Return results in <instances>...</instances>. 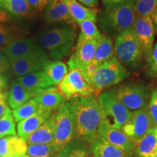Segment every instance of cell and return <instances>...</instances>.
I'll list each match as a JSON object with an SVG mask.
<instances>
[{
  "label": "cell",
  "instance_id": "6da1fadb",
  "mask_svg": "<svg viewBox=\"0 0 157 157\" xmlns=\"http://www.w3.org/2000/svg\"><path fill=\"white\" fill-rule=\"evenodd\" d=\"M75 119V138L91 145L97 138L102 121V110L94 94L71 100Z\"/></svg>",
  "mask_w": 157,
  "mask_h": 157
},
{
  "label": "cell",
  "instance_id": "7a4b0ae2",
  "mask_svg": "<svg viewBox=\"0 0 157 157\" xmlns=\"http://www.w3.org/2000/svg\"><path fill=\"white\" fill-rule=\"evenodd\" d=\"M76 38V27L74 24L47 29L39 35L38 42L53 60H60L71 52Z\"/></svg>",
  "mask_w": 157,
  "mask_h": 157
},
{
  "label": "cell",
  "instance_id": "3957f363",
  "mask_svg": "<svg viewBox=\"0 0 157 157\" xmlns=\"http://www.w3.org/2000/svg\"><path fill=\"white\" fill-rule=\"evenodd\" d=\"M114 57L124 67L138 70L146 60L144 51L132 28L115 36Z\"/></svg>",
  "mask_w": 157,
  "mask_h": 157
},
{
  "label": "cell",
  "instance_id": "277c9868",
  "mask_svg": "<svg viewBox=\"0 0 157 157\" xmlns=\"http://www.w3.org/2000/svg\"><path fill=\"white\" fill-rule=\"evenodd\" d=\"M135 18L133 2L118 8L103 10L98 13L96 22L104 34L111 37L132 28Z\"/></svg>",
  "mask_w": 157,
  "mask_h": 157
},
{
  "label": "cell",
  "instance_id": "5b68a950",
  "mask_svg": "<svg viewBox=\"0 0 157 157\" xmlns=\"http://www.w3.org/2000/svg\"><path fill=\"white\" fill-rule=\"evenodd\" d=\"M129 75V73L127 68L113 57L100 65L90 80V83L94 89V95L98 98L102 92L119 84Z\"/></svg>",
  "mask_w": 157,
  "mask_h": 157
},
{
  "label": "cell",
  "instance_id": "8992f818",
  "mask_svg": "<svg viewBox=\"0 0 157 157\" xmlns=\"http://www.w3.org/2000/svg\"><path fill=\"white\" fill-rule=\"evenodd\" d=\"M102 110V121L113 128L121 130L132 111L118 100L113 89L105 90L98 97Z\"/></svg>",
  "mask_w": 157,
  "mask_h": 157
},
{
  "label": "cell",
  "instance_id": "52a82bcc",
  "mask_svg": "<svg viewBox=\"0 0 157 157\" xmlns=\"http://www.w3.org/2000/svg\"><path fill=\"white\" fill-rule=\"evenodd\" d=\"M119 101L130 111H137L148 108L151 90L146 84L129 82L113 88Z\"/></svg>",
  "mask_w": 157,
  "mask_h": 157
},
{
  "label": "cell",
  "instance_id": "ba28073f",
  "mask_svg": "<svg viewBox=\"0 0 157 157\" xmlns=\"http://www.w3.org/2000/svg\"><path fill=\"white\" fill-rule=\"evenodd\" d=\"M75 138V119L71 101H65L56 112L53 147L58 152Z\"/></svg>",
  "mask_w": 157,
  "mask_h": 157
},
{
  "label": "cell",
  "instance_id": "9c48e42d",
  "mask_svg": "<svg viewBox=\"0 0 157 157\" xmlns=\"http://www.w3.org/2000/svg\"><path fill=\"white\" fill-rule=\"evenodd\" d=\"M58 90L66 101L78 97H87L94 94L93 86L84 78L79 68L70 70L69 73L58 84Z\"/></svg>",
  "mask_w": 157,
  "mask_h": 157
},
{
  "label": "cell",
  "instance_id": "30bf717a",
  "mask_svg": "<svg viewBox=\"0 0 157 157\" xmlns=\"http://www.w3.org/2000/svg\"><path fill=\"white\" fill-rule=\"evenodd\" d=\"M155 128L148 108L132 112L130 118L121 131L135 143L139 142L149 129Z\"/></svg>",
  "mask_w": 157,
  "mask_h": 157
},
{
  "label": "cell",
  "instance_id": "8fae6325",
  "mask_svg": "<svg viewBox=\"0 0 157 157\" xmlns=\"http://www.w3.org/2000/svg\"><path fill=\"white\" fill-rule=\"evenodd\" d=\"M10 71L15 76H24L44 70L45 66L51 62L47 52L34 54L23 58L9 60Z\"/></svg>",
  "mask_w": 157,
  "mask_h": 157
},
{
  "label": "cell",
  "instance_id": "7c38bea8",
  "mask_svg": "<svg viewBox=\"0 0 157 157\" xmlns=\"http://www.w3.org/2000/svg\"><path fill=\"white\" fill-rule=\"evenodd\" d=\"M96 139L109 143L133 156L135 155L136 143L122 131L109 126L103 121L98 128Z\"/></svg>",
  "mask_w": 157,
  "mask_h": 157
},
{
  "label": "cell",
  "instance_id": "4fadbf2b",
  "mask_svg": "<svg viewBox=\"0 0 157 157\" xmlns=\"http://www.w3.org/2000/svg\"><path fill=\"white\" fill-rule=\"evenodd\" d=\"M98 41L86 39L78 36L75 50L70 57L68 66L70 70L74 68L83 69L94 60Z\"/></svg>",
  "mask_w": 157,
  "mask_h": 157
},
{
  "label": "cell",
  "instance_id": "5bb4252c",
  "mask_svg": "<svg viewBox=\"0 0 157 157\" xmlns=\"http://www.w3.org/2000/svg\"><path fill=\"white\" fill-rule=\"evenodd\" d=\"M2 51L8 60L45 52L38 41L31 37L16 39L10 44L2 48Z\"/></svg>",
  "mask_w": 157,
  "mask_h": 157
},
{
  "label": "cell",
  "instance_id": "9a60e30c",
  "mask_svg": "<svg viewBox=\"0 0 157 157\" xmlns=\"http://www.w3.org/2000/svg\"><path fill=\"white\" fill-rule=\"evenodd\" d=\"M132 29L147 56L154 45L155 29L151 17L136 16Z\"/></svg>",
  "mask_w": 157,
  "mask_h": 157
},
{
  "label": "cell",
  "instance_id": "2e32d148",
  "mask_svg": "<svg viewBox=\"0 0 157 157\" xmlns=\"http://www.w3.org/2000/svg\"><path fill=\"white\" fill-rule=\"evenodd\" d=\"M45 90L29 89L16 80L12 82L9 93L7 95V103L10 109L14 110L30 101L31 98H36L44 93Z\"/></svg>",
  "mask_w": 157,
  "mask_h": 157
},
{
  "label": "cell",
  "instance_id": "e0dca14e",
  "mask_svg": "<svg viewBox=\"0 0 157 157\" xmlns=\"http://www.w3.org/2000/svg\"><path fill=\"white\" fill-rule=\"evenodd\" d=\"M44 17L48 23L74 24L67 4L64 0H50L44 10Z\"/></svg>",
  "mask_w": 157,
  "mask_h": 157
},
{
  "label": "cell",
  "instance_id": "ac0fdd59",
  "mask_svg": "<svg viewBox=\"0 0 157 157\" xmlns=\"http://www.w3.org/2000/svg\"><path fill=\"white\" fill-rule=\"evenodd\" d=\"M27 147L26 141L17 135L0 138V155L4 157H24Z\"/></svg>",
  "mask_w": 157,
  "mask_h": 157
},
{
  "label": "cell",
  "instance_id": "d6986e66",
  "mask_svg": "<svg viewBox=\"0 0 157 157\" xmlns=\"http://www.w3.org/2000/svg\"><path fill=\"white\" fill-rule=\"evenodd\" d=\"M52 113L40 109L36 114L19 121L17 126L18 136L26 141L28 137L48 120Z\"/></svg>",
  "mask_w": 157,
  "mask_h": 157
},
{
  "label": "cell",
  "instance_id": "ffe728a7",
  "mask_svg": "<svg viewBox=\"0 0 157 157\" xmlns=\"http://www.w3.org/2000/svg\"><path fill=\"white\" fill-rule=\"evenodd\" d=\"M56 112L28 137L26 142L29 144H53L56 129Z\"/></svg>",
  "mask_w": 157,
  "mask_h": 157
},
{
  "label": "cell",
  "instance_id": "44dd1931",
  "mask_svg": "<svg viewBox=\"0 0 157 157\" xmlns=\"http://www.w3.org/2000/svg\"><path fill=\"white\" fill-rule=\"evenodd\" d=\"M34 99L40 109L51 113H54L66 101L63 96L59 93L58 88L55 87L46 89L44 93L34 98Z\"/></svg>",
  "mask_w": 157,
  "mask_h": 157
},
{
  "label": "cell",
  "instance_id": "7402d4cb",
  "mask_svg": "<svg viewBox=\"0 0 157 157\" xmlns=\"http://www.w3.org/2000/svg\"><path fill=\"white\" fill-rule=\"evenodd\" d=\"M67 4L69 13L74 23L80 24L84 20H91L96 23L98 11L96 8L85 7L77 0H64Z\"/></svg>",
  "mask_w": 157,
  "mask_h": 157
},
{
  "label": "cell",
  "instance_id": "603a6c76",
  "mask_svg": "<svg viewBox=\"0 0 157 157\" xmlns=\"http://www.w3.org/2000/svg\"><path fill=\"white\" fill-rule=\"evenodd\" d=\"M157 151V132L156 128L149 129L141 140L136 143L135 157H154Z\"/></svg>",
  "mask_w": 157,
  "mask_h": 157
},
{
  "label": "cell",
  "instance_id": "cb8c5ba5",
  "mask_svg": "<svg viewBox=\"0 0 157 157\" xmlns=\"http://www.w3.org/2000/svg\"><path fill=\"white\" fill-rule=\"evenodd\" d=\"M93 157H133L134 156L104 141L96 140L90 145Z\"/></svg>",
  "mask_w": 157,
  "mask_h": 157
},
{
  "label": "cell",
  "instance_id": "d4e9b609",
  "mask_svg": "<svg viewBox=\"0 0 157 157\" xmlns=\"http://www.w3.org/2000/svg\"><path fill=\"white\" fill-rule=\"evenodd\" d=\"M57 157H93L90 145L74 139L60 149Z\"/></svg>",
  "mask_w": 157,
  "mask_h": 157
},
{
  "label": "cell",
  "instance_id": "484cf974",
  "mask_svg": "<svg viewBox=\"0 0 157 157\" xmlns=\"http://www.w3.org/2000/svg\"><path fill=\"white\" fill-rule=\"evenodd\" d=\"M17 80L29 89H47L53 87L43 70L20 76Z\"/></svg>",
  "mask_w": 157,
  "mask_h": 157
},
{
  "label": "cell",
  "instance_id": "4316f807",
  "mask_svg": "<svg viewBox=\"0 0 157 157\" xmlns=\"http://www.w3.org/2000/svg\"><path fill=\"white\" fill-rule=\"evenodd\" d=\"M114 57V44L111 36L102 34L98 41L95 56L93 62L98 66Z\"/></svg>",
  "mask_w": 157,
  "mask_h": 157
},
{
  "label": "cell",
  "instance_id": "83f0119b",
  "mask_svg": "<svg viewBox=\"0 0 157 157\" xmlns=\"http://www.w3.org/2000/svg\"><path fill=\"white\" fill-rule=\"evenodd\" d=\"M52 86L58 85L68 74V67L61 60L51 61L43 70Z\"/></svg>",
  "mask_w": 157,
  "mask_h": 157
},
{
  "label": "cell",
  "instance_id": "f1b7e54d",
  "mask_svg": "<svg viewBox=\"0 0 157 157\" xmlns=\"http://www.w3.org/2000/svg\"><path fill=\"white\" fill-rule=\"evenodd\" d=\"M0 8L8 15L21 18L29 17L32 13L27 0H7Z\"/></svg>",
  "mask_w": 157,
  "mask_h": 157
},
{
  "label": "cell",
  "instance_id": "f546056e",
  "mask_svg": "<svg viewBox=\"0 0 157 157\" xmlns=\"http://www.w3.org/2000/svg\"><path fill=\"white\" fill-rule=\"evenodd\" d=\"M40 109L38 103L34 98L31 99L30 101L21 105L13 111V116L15 121H19L27 119L31 116L36 114Z\"/></svg>",
  "mask_w": 157,
  "mask_h": 157
},
{
  "label": "cell",
  "instance_id": "4dcf8cb0",
  "mask_svg": "<svg viewBox=\"0 0 157 157\" xmlns=\"http://www.w3.org/2000/svg\"><path fill=\"white\" fill-rule=\"evenodd\" d=\"M26 153L30 157H57L58 154L52 144H29Z\"/></svg>",
  "mask_w": 157,
  "mask_h": 157
},
{
  "label": "cell",
  "instance_id": "1f68e13d",
  "mask_svg": "<svg viewBox=\"0 0 157 157\" xmlns=\"http://www.w3.org/2000/svg\"><path fill=\"white\" fill-rule=\"evenodd\" d=\"M134 10L136 16L151 17L157 10V0H135Z\"/></svg>",
  "mask_w": 157,
  "mask_h": 157
},
{
  "label": "cell",
  "instance_id": "d6a6232c",
  "mask_svg": "<svg viewBox=\"0 0 157 157\" xmlns=\"http://www.w3.org/2000/svg\"><path fill=\"white\" fill-rule=\"evenodd\" d=\"M78 25L80 27V34L78 36L86 39H95L97 41L101 38L102 34L98 30L95 22L91 20H84Z\"/></svg>",
  "mask_w": 157,
  "mask_h": 157
},
{
  "label": "cell",
  "instance_id": "836d02e7",
  "mask_svg": "<svg viewBox=\"0 0 157 157\" xmlns=\"http://www.w3.org/2000/svg\"><path fill=\"white\" fill-rule=\"evenodd\" d=\"M9 135H16L15 119L10 108L4 117L0 118V136Z\"/></svg>",
  "mask_w": 157,
  "mask_h": 157
},
{
  "label": "cell",
  "instance_id": "e575fe53",
  "mask_svg": "<svg viewBox=\"0 0 157 157\" xmlns=\"http://www.w3.org/2000/svg\"><path fill=\"white\" fill-rule=\"evenodd\" d=\"M146 70L151 77L157 78V42L154 45L151 51L146 57Z\"/></svg>",
  "mask_w": 157,
  "mask_h": 157
},
{
  "label": "cell",
  "instance_id": "d590c367",
  "mask_svg": "<svg viewBox=\"0 0 157 157\" xmlns=\"http://www.w3.org/2000/svg\"><path fill=\"white\" fill-rule=\"evenodd\" d=\"M17 39V33L11 27L0 23V47L7 46Z\"/></svg>",
  "mask_w": 157,
  "mask_h": 157
},
{
  "label": "cell",
  "instance_id": "8d00e7d4",
  "mask_svg": "<svg viewBox=\"0 0 157 157\" xmlns=\"http://www.w3.org/2000/svg\"><path fill=\"white\" fill-rule=\"evenodd\" d=\"M148 109L154 121L155 128H157V87L152 91Z\"/></svg>",
  "mask_w": 157,
  "mask_h": 157
},
{
  "label": "cell",
  "instance_id": "74e56055",
  "mask_svg": "<svg viewBox=\"0 0 157 157\" xmlns=\"http://www.w3.org/2000/svg\"><path fill=\"white\" fill-rule=\"evenodd\" d=\"M135 0H102L105 9H113L135 2Z\"/></svg>",
  "mask_w": 157,
  "mask_h": 157
},
{
  "label": "cell",
  "instance_id": "f35d334b",
  "mask_svg": "<svg viewBox=\"0 0 157 157\" xmlns=\"http://www.w3.org/2000/svg\"><path fill=\"white\" fill-rule=\"evenodd\" d=\"M50 0H27L31 11L42 12L46 9Z\"/></svg>",
  "mask_w": 157,
  "mask_h": 157
},
{
  "label": "cell",
  "instance_id": "ab89813d",
  "mask_svg": "<svg viewBox=\"0 0 157 157\" xmlns=\"http://www.w3.org/2000/svg\"><path fill=\"white\" fill-rule=\"evenodd\" d=\"M98 66H99L98 65L95 63L93 61L91 63L87 65L85 68H84L83 69H82V74H83L84 78L87 79V81H88L89 82H90V80H91V78H93L94 74H95Z\"/></svg>",
  "mask_w": 157,
  "mask_h": 157
},
{
  "label": "cell",
  "instance_id": "60d3db41",
  "mask_svg": "<svg viewBox=\"0 0 157 157\" xmlns=\"http://www.w3.org/2000/svg\"><path fill=\"white\" fill-rule=\"evenodd\" d=\"M10 70V62L7 56L0 50V74H4Z\"/></svg>",
  "mask_w": 157,
  "mask_h": 157
},
{
  "label": "cell",
  "instance_id": "b9f144b4",
  "mask_svg": "<svg viewBox=\"0 0 157 157\" xmlns=\"http://www.w3.org/2000/svg\"><path fill=\"white\" fill-rule=\"evenodd\" d=\"M9 106L7 103V95L0 92V118L4 117Z\"/></svg>",
  "mask_w": 157,
  "mask_h": 157
},
{
  "label": "cell",
  "instance_id": "7bdbcfd3",
  "mask_svg": "<svg viewBox=\"0 0 157 157\" xmlns=\"http://www.w3.org/2000/svg\"><path fill=\"white\" fill-rule=\"evenodd\" d=\"M79 3L90 8H95L97 7L98 0H77Z\"/></svg>",
  "mask_w": 157,
  "mask_h": 157
},
{
  "label": "cell",
  "instance_id": "ee69618b",
  "mask_svg": "<svg viewBox=\"0 0 157 157\" xmlns=\"http://www.w3.org/2000/svg\"><path fill=\"white\" fill-rule=\"evenodd\" d=\"M8 82V78L7 76L3 74H0V92L3 90L7 84Z\"/></svg>",
  "mask_w": 157,
  "mask_h": 157
},
{
  "label": "cell",
  "instance_id": "f6af8a7d",
  "mask_svg": "<svg viewBox=\"0 0 157 157\" xmlns=\"http://www.w3.org/2000/svg\"><path fill=\"white\" fill-rule=\"evenodd\" d=\"M10 20L9 15L6 12L0 8V23H4L6 21H8Z\"/></svg>",
  "mask_w": 157,
  "mask_h": 157
},
{
  "label": "cell",
  "instance_id": "bcb514c9",
  "mask_svg": "<svg viewBox=\"0 0 157 157\" xmlns=\"http://www.w3.org/2000/svg\"><path fill=\"white\" fill-rule=\"evenodd\" d=\"M153 23H154V29H155V31L157 33V10L156 12L154 13V15L151 16Z\"/></svg>",
  "mask_w": 157,
  "mask_h": 157
},
{
  "label": "cell",
  "instance_id": "7dc6e473",
  "mask_svg": "<svg viewBox=\"0 0 157 157\" xmlns=\"http://www.w3.org/2000/svg\"><path fill=\"white\" fill-rule=\"evenodd\" d=\"M7 1V0H0V7H1Z\"/></svg>",
  "mask_w": 157,
  "mask_h": 157
},
{
  "label": "cell",
  "instance_id": "c3c4849f",
  "mask_svg": "<svg viewBox=\"0 0 157 157\" xmlns=\"http://www.w3.org/2000/svg\"><path fill=\"white\" fill-rule=\"evenodd\" d=\"M154 157H157V151L156 152V154H155V155L154 156Z\"/></svg>",
  "mask_w": 157,
  "mask_h": 157
},
{
  "label": "cell",
  "instance_id": "681fc988",
  "mask_svg": "<svg viewBox=\"0 0 157 157\" xmlns=\"http://www.w3.org/2000/svg\"><path fill=\"white\" fill-rule=\"evenodd\" d=\"M24 157H30V156H28V155H25V156Z\"/></svg>",
  "mask_w": 157,
  "mask_h": 157
},
{
  "label": "cell",
  "instance_id": "f907efd6",
  "mask_svg": "<svg viewBox=\"0 0 157 157\" xmlns=\"http://www.w3.org/2000/svg\"><path fill=\"white\" fill-rule=\"evenodd\" d=\"M0 157H4V156H1V155H0Z\"/></svg>",
  "mask_w": 157,
  "mask_h": 157
},
{
  "label": "cell",
  "instance_id": "816d5d0a",
  "mask_svg": "<svg viewBox=\"0 0 157 157\" xmlns=\"http://www.w3.org/2000/svg\"><path fill=\"white\" fill-rule=\"evenodd\" d=\"M156 132H157V128H156Z\"/></svg>",
  "mask_w": 157,
  "mask_h": 157
},
{
  "label": "cell",
  "instance_id": "f5cc1de1",
  "mask_svg": "<svg viewBox=\"0 0 157 157\" xmlns=\"http://www.w3.org/2000/svg\"><path fill=\"white\" fill-rule=\"evenodd\" d=\"M1 137H1V136H0V138H1Z\"/></svg>",
  "mask_w": 157,
  "mask_h": 157
}]
</instances>
